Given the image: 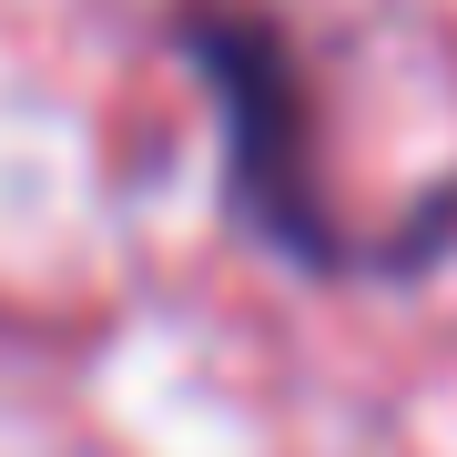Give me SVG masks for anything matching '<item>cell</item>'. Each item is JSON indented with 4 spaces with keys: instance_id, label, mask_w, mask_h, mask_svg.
Instances as JSON below:
<instances>
[{
    "instance_id": "6da1fadb",
    "label": "cell",
    "mask_w": 457,
    "mask_h": 457,
    "mask_svg": "<svg viewBox=\"0 0 457 457\" xmlns=\"http://www.w3.org/2000/svg\"><path fill=\"white\" fill-rule=\"evenodd\" d=\"M194 62L213 71V102H224V132H234V204H245V224H264L305 264H336V224L315 213L305 153H295L285 51L264 41L254 21H194Z\"/></svg>"
}]
</instances>
